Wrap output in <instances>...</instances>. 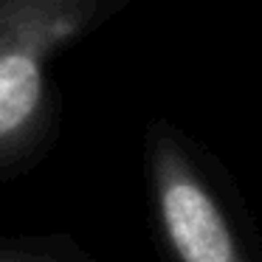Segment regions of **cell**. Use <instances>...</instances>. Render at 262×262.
Returning a JSON list of instances; mask_svg holds the SVG:
<instances>
[{"mask_svg":"<svg viewBox=\"0 0 262 262\" xmlns=\"http://www.w3.org/2000/svg\"><path fill=\"white\" fill-rule=\"evenodd\" d=\"M110 9V0H0V181L29 169L51 138L48 59Z\"/></svg>","mask_w":262,"mask_h":262,"instance_id":"6da1fadb","label":"cell"},{"mask_svg":"<svg viewBox=\"0 0 262 262\" xmlns=\"http://www.w3.org/2000/svg\"><path fill=\"white\" fill-rule=\"evenodd\" d=\"M147 147L155 211L175 262H245L220 200L178 133L158 121L147 136Z\"/></svg>","mask_w":262,"mask_h":262,"instance_id":"7a4b0ae2","label":"cell"},{"mask_svg":"<svg viewBox=\"0 0 262 262\" xmlns=\"http://www.w3.org/2000/svg\"><path fill=\"white\" fill-rule=\"evenodd\" d=\"M0 262H96L71 237H6L0 234Z\"/></svg>","mask_w":262,"mask_h":262,"instance_id":"3957f363","label":"cell"}]
</instances>
